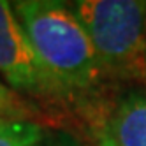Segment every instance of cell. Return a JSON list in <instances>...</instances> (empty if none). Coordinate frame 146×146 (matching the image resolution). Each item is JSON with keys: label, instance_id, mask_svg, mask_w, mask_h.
<instances>
[{"label": "cell", "instance_id": "cell-1", "mask_svg": "<svg viewBox=\"0 0 146 146\" xmlns=\"http://www.w3.org/2000/svg\"><path fill=\"white\" fill-rule=\"evenodd\" d=\"M13 9L53 93L85 92L99 81L95 49L72 7L56 0H21Z\"/></svg>", "mask_w": 146, "mask_h": 146}, {"label": "cell", "instance_id": "cell-2", "mask_svg": "<svg viewBox=\"0 0 146 146\" xmlns=\"http://www.w3.org/2000/svg\"><path fill=\"white\" fill-rule=\"evenodd\" d=\"M72 11L86 30L102 72L146 78V2L79 0Z\"/></svg>", "mask_w": 146, "mask_h": 146}, {"label": "cell", "instance_id": "cell-3", "mask_svg": "<svg viewBox=\"0 0 146 146\" xmlns=\"http://www.w3.org/2000/svg\"><path fill=\"white\" fill-rule=\"evenodd\" d=\"M0 76L19 93H53L13 4L5 0H0Z\"/></svg>", "mask_w": 146, "mask_h": 146}, {"label": "cell", "instance_id": "cell-4", "mask_svg": "<svg viewBox=\"0 0 146 146\" xmlns=\"http://www.w3.org/2000/svg\"><path fill=\"white\" fill-rule=\"evenodd\" d=\"M97 146H146V93H129L93 123Z\"/></svg>", "mask_w": 146, "mask_h": 146}, {"label": "cell", "instance_id": "cell-5", "mask_svg": "<svg viewBox=\"0 0 146 146\" xmlns=\"http://www.w3.org/2000/svg\"><path fill=\"white\" fill-rule=\"evenodd\" d=\"M44 129L27 118H0V146H37Z\"/></svg>", "mask_w": 146, "mask_h": 146}, {"label": "cell", "instance_id": "cell-6", "mask_svg": "<svg viewBox=\"0 0 146 146\" xmlns=\"http://www.w3.org/2000/svg\"><path fill=\"white\" fill-rule=\"evenodd\" d=\"M27 111L25 102L19 99V95L5 86L4 83H0V116L5 118H21L19 114Z\"/></svg>", "mask_w": 146, "mask_h": 146}, {"label": "cell", "instance_id": "cell-7", "mask_svg": "<svg viewBox=\"0 0 146 146\" xmlns=\"http://www.w3.org/2000/svg\"><path fill=\"white\" fill-rule=\"evenodd\" d=\"M37 146H49V144H44V143H40V144H37Z\"/></svg>", "mask_w": 146, "mask_h": 146}, {"label": "cell", "instance_id": "cell-8", "mask_svg": "<svg viewBox=\"0 0 146 146\" xmlns=\"http://www.w3.org/2000/svg\"><path fill=\"white\" fill-rule=\"evenodd\" d=\"M0 118H5V116H0Z\"/></svg>", "mask_w": 146, "mask_h": 146}]
</instances>
